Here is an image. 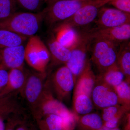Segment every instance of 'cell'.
I'll return each instance as SVG.
<instances>
[{
	"label": "cell",
	"instance_id": "cell-4",
	"mask_svg": "<svg viewBox=\"0 0 130 130\" xmlns=\"http://www.w3.org/2000/svg\"><path fill=\"white\" fill-rule=\"evenodd\" d=\"M93 1L57 0L48 5L45 8L46 13L44 19L50 25L63 22L71 18L82 7Z\"/></svg>",
	"mask_w": 130,
	"mask_h": 130
},
{
	"label": "cell",
	"instance_id": "cell-21",
	"mask_svg": "<svg viewBox=\"0 0 130 130\" xmlns=\"http://www.w3.org/2000/svg\"><path fill=\"white\" fill-rule=\"evenodd\" d=\"M20 110L18 102L12 93L0 96V116L19 114Z\"/></svg>",
	"mask_w": 130,
	"mask_h": 130
},
{
	"label": "cell",
	"instance_id": "cell-19",
	"mask_svg": "<svg viewBox=\"0 0 130 130\" xmlns=\"http://www.w3.org/2000/svg\"><path fill=\"white\" fill-rule=\"evenodd\" d=\"M101 116L96 113H90L83 115L77 120L78 128L80 130H98L103 126Z\"/></svg>",
	"mask_w": 130,
	"mask_h": 130
},
{
	"label": "cell",
	"instance_id": "cell-37",
	"mask_svg": "<svg viewBox=\"0 0 130 130\" xmlns=\"http://www.w3.org/2000/svg\"><path fill=\"white\" fill-rule=\"evenodd\" d=\"M43 1L44 2H46L47 3L48 5H49L52 3L56 1L57 0H43Z\"/></svg>",
	"mask_w": 130,
	"mask_h": 130
},
{
	"label": "cell",
	"instance_id": "cell-2",
	"mask_svg": "<svg viewBox=\"0 0 130 130\" xmlns=\"http://www.w3.org/2000/svg\"><path fill=\"white\" fill-rule=\"evenodd\" d=\"M31 112L36 120L51 114L57 115L63 119L74 117L64 103L54 96L49 80L44 83L41 96Z\"/></svg>",
	"mask_w": 130,
	"mask_h": 130
},
{
	"label": "cell",
	"instance_id": "cell-13",
	"mask_svg": "<svg viewBox=\"0 0 130 130\" xmlns=\"http://www.w3.org/2000/svg\"><path fill=\"white\" fill-rule=\"evenodd\" d=\"M96 81V77L91 69L89 61L87 59L83 71L79 74L75 83L73 93H85L91 97Z\"/></svg>",
	"mask_w": 130,
	"mask_h": 130
},
{
	"label": "cell",
	"instance_id": "cell-30",
	"mask_svg": "<svg viewBox=\"0 0 130 130\" xmlns=\"http://www.w3.org/2000/svg\"><path fill=\"white\" fill-rule=\"evenodd\" d=\"M108 4L120 11L130 14V0H112Z\"/></svg>",
	"mask_w": 130,
	"mask_h": 130
},
{
	"label": "cell",
	"instance_id": "cell-17",
	"mask_svg": "<svg viewBox=\"0 0 130 130\" xmlns=\"http://www.w3.org/2000/svg\"><path fill=\"white\" fill-rule=\"evenodd\" d=\"M124 76L116 62L104 72L100 73L99 76L96 77V79L114 88L124 81Z\"/></svg>",
	"mask_w": 130,
	"mask_h": 130
},
{
	"label": "cell",
	"instance_id": "cell-11",
	"mask_svg": "<svg viewBox=\"0 0 130 130\" xmlns=\"http://www.w3.org/2000/svg\"><path fill=\"white\" fill-rule=\"evenodd\" d=\"M86 32L92 40L103 38L115 43L125 42L130 38V23L113 28H97Z\"/></svg>",
	"mask_w": 130,
	"mask_h": 130
},
{
	"label": "cell",
	"instance_id": "cell-7",
	"mask_svg": "<svg viewBox=\"0 0 130 130\" xmlns=\"http://www.w3.org/2000/svg\"><path fill=\"white\" fill-rule=\"evenodd\" d=\"M112 0H93L82 7L71 18L61 23L74 28L89 24L95 20L101 8Z\"/></svg>",
	"mask_w": 130,
	"mask_h": 130
},
{
	"label": "cell",
	"instance_id": "cell-35",
	"mask_svg": "<svg viewBox=\"0 0 130 130\" xmlns=\"http://www.w3.org/2000/svg\"><path fill=\"white\" fill-rule=\"evenodd\" d=\"M6 126L2 116H0V130H5Z\"/></svg>",
	"mask_w": 130,
	"mask_h": 130
},
{
	"label": "cell",
	"instance_id": "cell-22",
	"mask_svg": "<svg viewBox=\"0 0 130 130\" xmlns=\"http://www.w3.org/2000/svg\"><path fill=\"white\" fill-rule=\"evenodd\" d=\"M36 121L40 130H64L63 118L57 115H47Z\"/></svg>",
	"mask_w": 130,
	"mask_h": 130
},
{
	"label": "cell",
	"instance_id": "cell-26",
	"mask_svg": "<svg viewBox=\"0 0 130 130\" xmlns=\"http://www.w3.org/2000/svg\"><path fill=\"white\" fill-rule=\"evenodd\" d=\"M118 98L119 104L125 107L128 110L130 108V83L126 81H123L114 87Z\"/></svg>",
	"mask_w": 130,
	"mask_h": 130
},
{
	"label": "cell",
	"instance_id": "cell-20",
	"mask_svg": "<svg viewBox=\"0 0 130 130\" xmlns=\"http://www.w3.org/2000/svg\"><path fill=\"white\" fill-rule=\"evenodd\" d=\"M73 107L77 113L84 115L92 112L93 102L91 97L83 93H73Z\"/></svg>",
	"mask_w": 130,
	"mask_h": 130
},
{
	"label": "cell",
	"instance_id": "cell-3",
	"mask_svg": "<svg viewBox=\"0 0 130 130\" xmlns=\"http://www.w3.org/2000/svg\"><path fill=\"white\" fill-rule=\"evenodd\" d=\"M51 59L47 47L37 36L29 38L25 47V60L37 72L46 73L47 66Z\"/></svg>",
	"mask_w": 130,
	"mask_h": 130
},
{
	"label": "cell",
	"instance_id": "cell-15",
	"mask_svg": "<svg viewBox=\"0 0 130 130\" xmlns=\"http://www.w3.org/2000/svg\"><path fill=\"white\" fill-rule=\"evenodd\" d=\"M55 38L56 41L64 46L71 50L76 44L79 35L74 28L60 24L55 29Z\"/></svg>",
	"mask_w": 130,
	"mask_h": 130
},
{
	"label": "cell",
	"instance_id": "cell-10",
	"mask_svg": "<svg viewBox=\"0 0 130 130\" xmlns=\"http://www.w3.org/2000/svg\"><path fill=\"white\" fill-rule=\"evenodd\" d=\"M91 98L96 106L101 109L119 104L118 96L113 87L96 79Z\"/></svg>",
	"mask_w": 130,
	"mask_h": 130
},
{
	"label": "cell",
	"instance_id": "cell-5",
	"mask_svg": "<svg viewBox=\"0 0 130 130\" xmlns=\"http://www.w3.org/2000/svg\"><path fill=\"white\" fill-rule=\"evenodd\" d=\"M92 41L86 32L79 35L77 42L71 50L70 59L65 65L73 74L75 84L86 64L87 52Z\"/></svg>",
	"mask_w": 130,
	"mask_h": 130
},
{
	"label": "cell",
	"instance_id": "cell-39",
	"mask_svg": "<svg viewBox=\"0 0 130 130\" xmlns=\"http://www.w3.org/2000/svg\"><path fill=\"white\" fill-rule=\"evenodd\" d=\"M73 1H90V0H73Z\"/></svg>",
	"mask_w": 130,
	"mask_h": 130
},
{
	"label": "cell",
	"instance_id": "cell-6",
	"mask_svg": "<svg viewBox=\"0 0 130 130\" xmlns=\"http://www.w3.org/2000/svg\"><path fill=\"white\" fill-rule=\"evenodd\" d=\"M49 81L52 91L58 100L63 102L68 100L75 82L73 74L66 65L58 68Z\"/></svg>",
	"mask_w": 130,
	"mask_h": 130
},
{
	"label": "cell",
	"instance_id": "cell-16",
	"mask_svg": "<svg viewBox=\"0 0 130 130\" xmlns=\"http://www.w3.org/2000/svg\"><path fill=\"white\" fill-rule=\"evenodd\" d=\"M48 48L51 58L56 64H66L71 55V50L62 45L56 41L54 35L51 36L48 41Z\"/></svg>",
	"mask_w": 130,
	"mask_h": 130
},
{
	"label": "cell",
	"instance_id": "cell-33",
	"mask_svg": "<svg viewBox=\"0 0 130 130\" xmlns=\"http://www.w3.org/2000/svg\"><path fill=\"white\" fill-rule=\"evenodd\" d=\"M123 122V130H130V115L128 112L124 116L122 120Z\"/></svg>",
	"mask_w": 130,
	"mask_h": 130
},
{
	"label": "cell",
	"instance_id": "cell-27",
	"mask_svg": "<svg viewBox=\"0 0 130 130\" xmlns=\"http://www.w3.org/2000/svg\"><path fill=\"white\" fill-rule=\"evenodd\" d=\"M102 109L101 116L104 123L116 116H124L129 111L125 107L119 104Z\"/></svg>",
	"mask_w": 130,
	"mask_h": 130
},
{
	"label": "cell",
	"instance_id": "cell-36",
	"mask_svg": "<svg viewBox=\"0 0 130 130\" xmlns=\"http://www.w3.org/2000/svg\"><path fill=\"white\" fill-rule=\"evenodd\" d=\"M98 130H121L119 127L114 128H109L103 126L102 128Z\"/></svg>",
	"mask_w": 130,
	"mask_h": 130
},
{
	"label": "cell",
	"instance_id": "cell-1",
	"mask_svg": "<svg viewBox=\"0 0 130 130\" xmlns=\"http://www.w3.org/2000/svg\"><path fill=\"white\" fill-rule=\"evenodd\" d=\"M45 13V9L36 13L16 12L7 19L0 21V29L30 37L35 36L39 30Z\"/></svg>",
	"mask_w": 130,
	"mask_h": 130
},
{
	"label": "cell",
	"instance_id": "cell-25",
	"mask_svg": "<svg viewBox=\"0 0 130 130\" xmlns=\"http://www.w3.org/2000/svg\"><path fill=\"white\" fill-rule=\"evenodd\" d=\"M93 40H95L91 57V61L93 63L100 59L110 48L116 44L113 42L103 38H98Z\"/></svg>",
	"mask_w": 130,
	"mask_h": 130
},
{
	"label": "cell",
	"instance_id": "cell-14",
	"mask_svg": "<svg viewBox=\"0 0 130 130\" xmlns=\"http://www.w3.org/2000/svg\"><path fill=\"white\" fill-rule=\"evenodd\" d=\"M26 78V74L24 69L14 68L8 72V79L7 84L0 93L3 96L18 91L21 93L23 88Z\"/></svg>",
	"mask_w": 130,
	"mask_h": 130
},
{
	"label": "cell",
	"instance_id": "cell-9",
	"mask_svg": "<svg viewBox=\"0 0 130 130\" xmlns=\"http://www.w3.org/2000/svg\"><path fill=\"white\" fill-rule=\"evenodd\" d=\"M95 20L97 28H113L130 23V14L104 6L100 8Z\"/></svg>",
	"mask_w": 130,
	"mask_h": 130
},
{
	"label": "cell",
	"instance_id": "cell-34",
	"mask_svg": "<svg viewBox=\"0 0 130 130\" xmlns=\"http://www.w3.org/2000/svg\"><path fill=\"white\" fill-rule=\"evenodd\" d=\"M33 128V126L31 125L25 121L23 120L17 126L15 130H32Z\"/></svg>",
	"mask_w": 130,
	"mask_h": 130
},
{
	"label": "cell",
	"instance_id": "cell-18",
	"mask_svg": "<svg viewBox=\"0 0 130 130\" xmlns=\"http://www.w3.org/2000/svg\"><path fill=\"white\" fill-rule=\"evenodd\" d=\"M116 63L125 76L126 80L130 83V45L128 41L121 46L117 53Z\"/></svg>",
	"mask_w": 130,
	"mask_h": 130
},
{
	"label": "cell",
	"instance_id": "cell-12",
	"mask_svg": "<svg viewBox=\"0 0 130 130\" xmlns=\"http://www.w3.org/2000/svg\"><path fill=\"white\" fill-rule=\"evenodd\" d=\"M25 47L23 44L0 49V67L24 69Z\"/></svg>",
	"mask_w": 130,
	"mask_h": 130
},
{
	"label": "cell",
	"instance_id": "cell-29",
	"mask_svg": "<svg viewBox=\"0 0 130 130\" xmlns=\"http://www.w3.org/2000/svg\"><path fill=\"white\" fill-rule=\"evenodd\" d=\"M18 5L28 12H38L41 11L43 0H16Z\"/></svg>",
	"mask_w": 130,
	"mask_h": 130
},
{
	"label": "cell",
	"instance_id": "cell-8",
	"mask_svg": "<svg viewBox=\"0 0 130 130\" xmlns=\"http://www.w3.org/2000/svg\"><path fill=\"white\" fill-rule=\"evenodd\" d=\"M46 76V73L38 72L26 74L25 84L21 93L26 100L31 111L37 105L41 96Z\"/></svg>",
	"mask_w": 130,
	"mask_h": 130
},
{
	"label": "cell",
	"instance_id": "cell-23",
	"mask_svg": "<svg viewBox=\"0 0 130 130\" xmlns=\"http://www.w3.org/2000/svg\"><path fill=\"white\" fill-rule=\"evenodd\" d=\"M27 37L0 29V49L23 44Z\"/></svg>",
	"mask_w": 130,
	"mask_h": 130
},
{
	"label": "cell",
	"instance_id": "cell-24",
	"mask_svg": "<svg viewBox=\"0 0 130 130\" xmlns=\"http://www.w3.org/2000/svg\"><path fill=\"white\" fill-rule=\"evenodd\" d=\"M116 45L109 49L103 55L94 63L101 73L116 62L117 53Z\"/></svg>",
	"mask_w": 130,
	"mask_h": 130
},
{
	"label": "cell",
	"instance_id": "cell-32",
	"mask_svg": "<svg viewBox=\"0 0 130 130\" xmlns=\"http://www.w3.org/2000/svg\"><path fill=\"white\" fill-rule=\"evenodd\" d=\"M8 79V72L6 69L0 67V93L7 84Z\"/></svg>",
	"mask_w": 130,
	"mask_h": 130
},
{
	"label": "cell",
	"instance_id": "cell-28",
	"mask_svg": "<svg viewBox=\"0 0 130 130\" xmlns=\"http://www.w3.org/2000/svg\"><path fill=\"white\" fill-rule=\"evenodd\" d=\"M16 0H0V21L9 18L16 12Z\"/></svg>",
	"mask_w": 130,
	"mask_h": 130
},
{
	"label": "cell",
	"instance_id": "cell-38",
	"mask_svg": "<svg viewBox=\"0 0 130 130\" xmlns=\"http://www.w3.org/2000/svg\"><path fill=\"white\" fill-rule=\"evenodd\" d=\"M32 130H38L37 129H36V128H35V127H34V126H33V128L32 129Z\"/></svg>",
	"mask_w": 130,
	"mask_h": 130
},
{
	"label": "cell",
	"instance_id": "cell-31",
	"mask_svg": "<svg viewBox=\"0 0 130 130\" xmlns=\"http://www.w3.org/2000/svg\"><path fill=\"white\" fill-rule=\"evenodd\" d=\"M18 115H14L12 118L8 120L5 130H15L17 126L22 122L23 120L17 116Z\"/></svg>",
	"mask_w": 130,
	"mask_h": 130
}]
</instances>
